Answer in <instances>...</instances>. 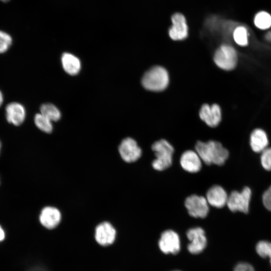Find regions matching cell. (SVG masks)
<instances>
[{
    "instance_id": "1",
    "label": "cell",
    "mask_w": 271,
    "mask_h": 271,
    "mask_svg": "<svg viewBox=\"0 0 271 271\" xmlns=\"http://www.w3.org/2000/svg\"><path fill=\"white\" fill-rule=\"evenodd\" d=\"M195 149L202 161L208 165H222L229 156L228 150L216 141L206 142L199 141L196 143Z\"/></svg>"
},
{
    "instance_id": "6",
    "label": "cell",
    "mask_w": 271,
    "mask_h": 271,
    "mask_svg": "<svg viewBox=\"0 0 271 271\" xmlns=\"http://www.w3.org/2000/svg\"><path fill=\"white\" fill-rule=\"evenodd\" d=\"M185 206L189 214L195 218H205L209 211V205L206 197L196 194L186 198Z\"/></svg>"
},
{
    "instance_id": "17",
    "label": "cell",
    "mask_w": 271,
    "mask_h": 271,
    "mask_svg": "<svg viewBox=\"0 0 271 271\" xmlns=\"http://www.w3.org/2000/svg\"><path fill=\"white\" fill-rule=\"evenodd\" d=\"M268 145V137L264 130L259 128L253 130L250 136V145L253 152L261 153Z\"/></svg>"
},
{
    "instance_id": "18",
    "label": "cell",
    "mask_w": 271,
    "mask_h": 271,
    "mask_svg": "<svg viewBox=\"0 0 271 271\" xmlns=\"http://www.w3.org/2000/svg\"><path fill=\"white\" fill-rule=\"evenodd\" d=\"M61 60L63 69L68 74L75 75L80 71L81 61L75 55L65 52L62 55Z\"/></svg>"
},
{
    "instance_id": "30",
    "label": "cell",
    "mask_w": 271,
    "mask_h": 271,
    "mask_svg": "<svg viewBox=\"0 0 271 271\" xmlns=\"http://www.w3.org/2000/svg\"><path fill=\"white\" fill-rule=\"evenodd\" d=\"M3 102V96L2 92L0 91V106L2 105Z\"/></svg>"
},
{
    "instance_id": "7",
    "label": "cell",
    "mask_w": 271,
    "mask_h": 271,
    "mask_svg": "<svg viewBox=\"0 0 271 271\" xmlns=\"http://www.w3.org/2000/svg\"><path fill=\"white\" fill-rule=\"evenodd\" d=\"M116 236V229L110 222H101L94 228V237L100 246L105 247L112 245L115 242Z\"/></svg>"
},
{
    "instance_id": "15",
    "label": "cell",
    "mask_w": 271,
    "mask_h": 271,
    "mask_svg": "<svg viewBox=\"0 0 271 271\" xmlns=\"http://www.w3.org/2000/svg\"><path fill=\"white\" fill-rule=\"evenodd\" d=\"M228 195L224 188L219 185H214L207 191L206 198L209 205L220 208L226 205Z\"/></svg>"
},
{
    "instance_id": "28",
    "label": "cell",
    "mask_w": 271,
    "mask_h": 271,
    "mask_svg": "<svg viewBox=\"0 0 271 271\" xmlns=\"http://www.w3.org/2000/svg\"><path fill=\"white\" fill-rule=\"evenodd\" d=\"M6 239V233L4 228L0 224V244Z\"/></svg>"
},
{
    "instance_id": "12",
    "label": "cell",
    "mask_w": 271,
    "mask_h": 271,
    "mask_svg": "<svg viewBox=\"0 0 271 271\" xmlns=\"http://www.w3.org/2000/svg\"><path fill=\"white\" fill-rule=\"evenodd\" d=\"M118 152L122 159L126 163L136 162L142 154V149L131 138L122 140L118 147Z\"/></svg>"
},
{
    "instance_id": "14",
    "label": "cell",
    "mask_w": 271,
    "mask_h": 271,
    "mask_svg": "<svg viewBox=\"0 0 271 271\" xmlns=\"http://www.w3.org/2000/svg\"><path fill=\"white\" fill-rule=\"evenodd\" d=\"M202 161L196 151L187 150L181 155L180 163L186 171L195 173L198 172L202 168Z\"/></svg>"
},
{
    "instance_id": "29",
    "label": "cell",
    "mask_w": 271,
    "mask_h": 271,
    "mask_svg": "<svg viewBox=\"0 0 271 271\" xmlns=\"http://www.w3.org/2000/svg\"><path fill=\"white\" fill-rule=\"evenodd\" d=\"M265 38L268 41H271V31H268L265 35Z\"/></svg>"
},
{
    "instance_id": "5",
    "label": "cell",
    "mask_w": 271,
    "mask_h": 271,
    "mask_svg": "<svg viewBox=\"0 0 271 271\" xmlns=\"http://www.w3.org/2000/svg\"><path fill=\"white\" fill-rule=\"evenodd\" d=\"M251 191L248 187H245L241 192L232 191L228 196L226 205L232 212L239 211L244 213L249 211Z\"/></svg>"
},
{
    "instance_id": "2",
    "label": "cell",
    "mask_w": 271,
    "mask_h": 271,
    "mask_svg": "<svg viewBox=\"0 0 271 271\" xmlns=\"http://www.w3.org/2000/svg\"><path fill=\"white\" fill-rule=\"evenodd\" d=\"M170 76L167 70L160 65H155L148 69L141 79L142 86L146 90L159 92L169 86Z\"/></svg>"
},
{
    "instance_id": "23",
    "label": "cell",
    "mask_w": 271,
    "mask_h": 271,
    "mask_svg": "<svg viewBox=\"0 0 271 271\" xmlns=\"http://www.w3.org/2000/svg\"><path fill=\"white\" fill-rule=\"evenodd\" d=\"M257 253L262 258L268 257L271 265V242L267 240H260L255 245Z\"/></svg>"
},
{
    "instance_id": "21",
    "label": "cell",
    "mask_w": 271,
    "mask_h": 271,
    "mask_svg": "<svg viewBox=\"0 0 271 271\" xmlns=\"http://www.w3.org/2000/svg\"><path fill=\"white\" fill-rule=\"evenodd\" d=\"M40 113L52 121H58L61 117L59 109L51 103L42 104L40 107Z\"/></svg>"
},
{
    "instance_id": "8",
    "label": "cell",
    "mask_w": 271,
    "mask_h": 271,
    "mask_svg": "<svg viewBox=\"0 0 271 271\" xmlns=\"http://www.w3.org/2000/svg\"><path fill=\"white\" fill-rule=\"evenodd\" d=\"M172 25L168 30L169 38L173 41H182L186 39L189 35V28L185 17L176 13L171 17Z\"/></svg>"
},
{
    "instance_id": "22",
    "label": "cell",
    "mask_w": 271,
    "mask_h": 271,
    "mask_svg": "<svg viewBox=\"0 0 271 271\" xmlns=\"http://www.w3.org/2000/svg\"><path fill=\"white\" fill-rule=\"evenodd\" d=\"M34 122L36 126L44 132L50 133L53 130L52 121L41 113L35 115Z\"/></svg>"
},
{
    "instance_id": "10",
    "label": "cell",
    "mask_w": 271,
    "mask_h": 271,
    "mask_svg": "<svg viewBox=\"0 0 271 271\" xmlns=\"http://www.w3.org/2000/svg\"><path fill=\"white\" fill-rule=\"evenodd\" d=\"M186 235L189 241L187 249L191 254H199L206 248L207 238L204 230L201 227H196L189 229L187 231Z\"/></svg>"
},
{
    "instance_id": "3",
    "label": "cell",
    "mask_w": 271,
    "mask_h": 271,
    "mask_svg": "<svg viewBox=\"0 0 271 271\" xmlns=\"http://www.w3.org/2000/svg\"><path fill=\"white\" fill-rule=\"evenodd\" d=\"M152 150L156 157L152 164L155 170L163 171L171 166L174 149L168 141L161 139L155 142L152 145Z\"/></svg>"
},
{
    "instance_id": "25",
    "label": "cell",
    "mask_w": 271,
    "mask_h": 271,
    "mask_svg": "<svg viewBox=\"0 0 271 271\" xmlns=\"http://www.w3.org/2000/svg\"><path fill=\"white\" fill-rule=\"evenodd\" d=\"M260 162L265 170H271V148H267L261 152Z\"/></svg>"
},
{
    "instance_id": "11",
    "label": "cell",
    "mask_w": 271,
    "mask_h": 271,
    "mask_svg": "<svg viewBox=\"0 0 271 271\" xmlns=\"http://www.w3.org/2000/svg\"><path fill=\"white\" fill-rule=\"evenodd\" d=\"M200 119L208 126H217L222 119V111L220 106L217 103L209 105L204 103L201 105L199 111Z\"/></svg>"
},
{
    "instance_id": "33",
    "label": "cell",
    "mask_w": 271,
    "mask_h": 271,
    "mask_svg": "<svg viewBox=\"0 0 271 271\" xmlns=\"http://www.w3.org/2000/svg\"><path fill=\"white\" fill-rule=\"evenodd\" d=\"M1 142H0V150H1Z\"/></svg>"
},
{
    "instance_id": "26",
    "label": "cell",
    "mask_w": 271,
    "mask_h": 271,
    "mask_svg": "<svg viewBox=\"0 0 271 271\" xmlns=\"http://www.w3.org/2000/svg\"><path fill=\"white\" fill-rule=\"evenodd\" d=\"M262 202L264 207L271 211V186L263 193Z\"/></svg>"
},
{
    "instance_id": "9",
    "label": "cell",
    "mask_w": 271,
    "mask_h": 271,
    "mask_svg": "<svg viewBox=\"0 0 271 271\" xmlns=\"http://www.w3.org/2000/svg\"><path fill=\"white\" fill-rule=\"evenodd\" d=\"M158 245L160 250L165 254H177L181 248L179 235L173 230H165L161 235Z\"/></svg>"
},
{
    "instance_id": "24",
    "label": "cell",
    "mask_w": 271,
    "mask_h": 271,
    "mask_svg": "<svg viewBox=\"0 0 271 271\" xmlns=\"http://www.w3.org/2000/svg\"><path fill=\"white\" fill-rule=\"evenodd\" d=\"M12 43L11 36L6 32L0 30V53L6 52Z\"/></svg>"
},
{
    "instance_id": "27",
    "label": "cell",
    "mask_w": 271,
    "mask_h": 271,
    "mask_svg": "<svg viewBox=\"0 0 271 271\" xmlns=\"http://www.w3.org/2000/svg\"><path fill=\"white\" fill-rule=\"evenodd\" d=\"M233 271H255V269L249 263L241 262L235 266Z\"/></svg>"
},
{
    "instance_id": "31",
    "label": "cell",
    "mask_w": 271,
    "mask_h": 271,
    "mask_svg": "<svg viewBox=\"0 0 271 271\" xmlns=\"http://www.w3.org/2000/svg\"><path fill=\"white\" fill-rule=\"evenodd\" d=\"M1 1H2L3 2H9L10 0H0Z\"/></svg>"
},
{
    "instance_id": "19",
    "label": "cell",
    "mask_w": 271,
    "mask_h": 271,
    "mask_svg": "<svg viewBox=\"0 0 271 271\" xmlns=\"http://www.w3.org/2000/svg\"><path fill=\"white\" fill-rule=\"evenodd\" d=\"M253 21L257 29L267 30L271 27V15L267 11H260L255 14Z\"/></svg>"
},
{
    "instance_id": "32",
    "label": "cell",
    "mask_w": 271,
    "mask_h": 271,
    "mask_svg": "<svg viewBox=\"0 0 271 271\" xmlns=\"http://www.w3.org/2000/svg\"><path fill=\"white\" fill-rule=\"evenodd\" d=\"M172 271H181V270H172Z\"/></svg>"
},
{
    "instance_id": "16",
    "label": "cell",
    "mask_w": 271,
    "mask_h": 271,
    "mask_svg": "<svg viewBox=\"0 0 271 271\" xmlns=\"http://www.w3.org/2000/svg\"><path fill=\"white\" fill-rule=\"evenodd\" d=\"M7 121L15 125H19L24 121L26 117V110L24 107L18 102H12L6 107Z\"/></svg>"
},
{
    "instance_id": "20",
    "label": "cell",
    "mask_w": 271,
    "mask_h": 271,
    "mask_svg": "<svg viewBox=\"0 0 271 271\" xmlns=\"http://www.w3.org/2000/svg\"><path fill=\"white\" fill-rule=\"evenodd\" d=\"M232 39L238 46L245 47L248 44L249 33L246 27L240 25L236 27L232 32Z\"/></svg>"
},
{
    "instance_id": "4",
    "label": "cell",
    "mask_w": 271,
    "mask_h": 271,
    "mask_svg": "<svg viewBox=\"0 0 271 271\" xmlns=\"http://www.w3.org/2000/svg\"><path fill=\"white\" fill-rule=\"evenodd\" d=\"M213 60L215 64L220 69L231 71L236 67L238 57L234 47L229 44H222L215 51Z\"/></svg>"
},
{
    "instance_id": "13",
    "label": "cell",
    "mask_w": 271,
    "mask_h": 271,
    "mask_svg": "<svg viewBox=\"0 0 271 271\" xmlns=\"http://www.w3.org/2000/svg\"><path fill=\"white\" fill-rule=\"evenodd\" d=\"M39 220L44 228L53 230L58 227L61 223L62 214L58 208L52 206H46L41 211Z\"/></svg>"
}]
</instances>
